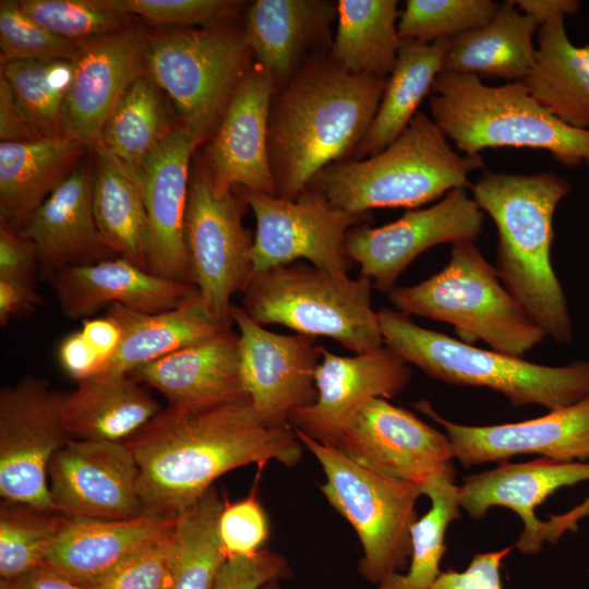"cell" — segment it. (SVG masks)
<instances>
[{
	"mask_svg": "<svg viewBox=\"0 0 589 589\" xmlns=\"http://www.w3.org/2000/svg\"><path fill=\"white\" fill-rule=\"evenodd\" d=\"M37 267L33 241L21 231L0 225V278L34 283Z\"/></svg>",
	"mask_w": 589,
	"mask_h": 589,
	"instance_id": "cell-50",
	"label": "cell"
},
{
	"mask_svg": "<svg viewBox=\"0 0 589 589\" xmlns=\"http://www.w3.org/2000/svg\"><path fill=\"white\" fill-rule=\"evenodd\" d=\"M124 444L139 468L144 512L166 517H177L237 468L296 466L304 447L291 425L265 424L249 397L202 411L168 405Z\"/></svg>",
	"mask_w": 589,
	"mask_h": 589,
	"instance_id": "cell-1",
	"label": "cell"
},
{
	"mask_svg": "<svg viewBox=\"0 0 589 589\" xmlns=\"http://www.w3.org/2000/svg\"><path fill=\"white\" fill-rule=\"evenodd\" d=\"M43 299L35 289V283L0 278V325L11 320L27 316L40 304Z\"/></svg>",
	"mask_w": 589,
	"mask_h": 589,
	"instance_id": "cell-53",
	"label": "cell"
},
{
	"mask_svg": "<svg viewBox=\"0 0 589 589\" xmlns=\"http://www.w3.org/2000/svg\"><path fill=\"white\" fill-rule=\"evenodd\" d=\"M22 11L53 35L74 43L119 32L131 15L105 7L100 0H20Z\"/></svg>",
	"mask_w": 589,
	"mask_h": 589,
	"instance_id": "cell-43",
	"label": "cell"
},
{
	"mask_svg": "<svg viewBox=\"0 0 589 589\" xmlns=\"http://www.w3.org/2000/svg\"><path fill=\"white\" fill-rule=\"evenodd\" d=\"M202 144L176 125L147 157L140 183L149 228L148 272L192 284L184 221L191 159Z\"/></svg>",
	"mask_w": 589,
	"mask_h": 589,
	"instance_id": "cell-22",
	"label": "cell"
},
{
	"mask_svg": "<svg viewBox=\"0 0 589 589\" xmlns=\"http://www.w3.org/2000/svg\"><path fill=\"white\" fill-rule=\"evenodd\" d=\"M484 212L466 188L450 190L436 204L411 209L381 227L366 223L353 227L346 238V251L360 266V276L388 293L399 275L421 253L443 243L474 241L482 232Z\"/></svg>",
	"mask_w": 589,
	"mask_h": 589,
	"instance_id": "cell-14",
	"label": "cell"
},
{
	"mask_svg": "<svg viewBox=\"0 0 589 589\" xmlns=\"http://www.w3.org/2000/svg\"><path fill=\"white\" fill-rule=\"evenodd\" d=\"M117 12L175 27H207L230 23L248 2L233 0H100Z\"/></svg>",
	"mask_w": 589,
	"mask_h": 589,
	"instance_id": "cell-45",
	"label": "cell"
},
{
	"mask_svg": "<svg viewBox=\"0 0 589 589\" xmlns=\"http://www.w3.org/2000/svg\"><path fill=\"white\" fill-rule=\"evenodd\" d=\"M0 139L1 142H32L43 139L2 75H0Z\"/></svg>",
	"mask_w": 589,
	"mask_h": 589,
	"instance_id": "cell-51",
	"label": "cell"
},
{
	"mask_svg": "<svg viewBox=\"0 0 589 589\" xmlns=\"http://www.w3.org/2000/svg\"><path fill=\"white\" fill-rule=\"evenodd\" d=\"M337 5L330 0H256L249 4L245 38L255 62L274 77L276 91L309 58L330 49Z\"/></svg>",
	"mask_w": 589,
	"mask_h": 589,
	"instance_id": "cell-26",
	"label": "cell"
},
{
	"mask_svg": "<svg viewBox=\"0 0 589 589\" xmlns=\"http://www.w3.org/2000/svg\"><path fill=\"white\" fill-rule=\"evenodd\" d=\"M411 374L409 364L385 345L353 356H338L324 348L315 372L316 400L296 410L289 424L334 446L365 402L395 397L408 385Z\"/></svg>",
	"mask_w": 589,
	"mask_h": 589,
	"instance_id": "cell-19",
	"label": "cell"
},
{
	"mask_svg": "<svg viewBox=\"0 0 589 589\" xmlns=\"http://www.w3.org/2000/svg\"><path fill=\"white\" fill-rule=\"evenodd\" d=\"M81 333L103 360L101 368L116 353L121 341L119 326L107 316L84 320Z\"/></svg>",
	"mask_w": 589,
	"mask_h": 589,
	"instance_id": "cell-54",
	"label": "cell"
},
{
	"mask_svg": "<svg viewBox=\"0 0 589 589\" xmlns=\"http://www.w3.org/2000/svg\"><path fill=\"white\" fill-rule=\"evenodd\" d=\"M516 7L533 17L540 26L557 16L576 15L581 7L578 0H513Z\"/></svg>",
	"mask_w": 589,
	"mask_h": 589,
	"instance_id": "cell-56",
	"label": "cell"
},
{
	"mask_svg": "<svg viewBox=\"0 0 589 589\" xmlns=\"http://www.w3.org/2000/svg\"><path fill=\"white\" fill-rule=\"evenodd\" d=\"M57 512L70 518L123 520L143 515L139 468L124 442L69 440L48 466Z\"/></svg>",
	"mask_w": 589,
	"mask_h": 589,
	"instance_id": "cell-16",
	"label": "cell"
},
{
	"mask_svg": "<svg viewBox=\"0 0 589 589\" xmlns=\"http://www.w3.org/2000/svg\"><path fill=\"white\" fill-rule=\"evenodd\" d=\"M498 7L492 0H408L398 17V35L424 44L453 38L489 23Z\"/></svg>",
	"mask_w": 589,
	"mask_h": 589,
	"instance_id": "cell-42",
	"label": "cell"
},
{
	"mask_svg": "<svg viewBox=\"0 0 589 589\" xmlns=\"http://www.w3.org/2000/svg\"><path fill=\"white\" fill-rule=\"evenodd\" d=\"M94 171L77 167L34 212L21 231L35 244L38 266L52 276L115 254L98 231L93 209Z\"/></svg>",
	"mask_w": 589,
	"mask_h": 589,
	"instance_id": "cell-27",
	"label": "cell"
},
{
	"mask_svg": "<svg viewBox=\"0 0 589 589\" xmlns=\"http://www.w3.org/2000/svg\"><path fill=\"white\" fill-rule=\"evenodd\" d=\"M148 35L131 25L79 43L64 109V136L89 151L100 146L112 109L139 77L147 74Z\"/></svg>",
	"mask_w": 589,
	"mask_h": 589,
	"instance_id": "cell-20",
	"label": "cell"
},
{
	"mask_svg": "<svg viewBox=\"0 0 589 589\" xmlns=\"http://www.w3.org/2000/svg\"><path fill=\"white\" fill-rule=\"evenodd\" d=\"M501 283L474 241L464 240L452 244L441 272L413 286L394 287L387 297L408 316L452 324L467 340L521 358L546 334Z\"/></svg>",
	"mask_w": 589,
	"mask_h": 589,
	"instance_id": "cell-7",
	"label": "cell"
},
{
	"mask_svg": "<svg viewBox=\"0 0 589 589\" xmlns=\"http://www.w3.org/2000/svg\"><path fill=\"white\" fill-rule=\"evenodd\" d=\"M171 532L137 550L86 588L167 589Z\"/></svg>",
	"mask_w": 589,
	"mask_h": 589,
	"instance_id": "cell-47",
	"label": "cell"
},
{
	"mask_svg": "<svg viewBox=\"0 0 589 589\" xmlns=\"http://www.w3.org/2000/svg\"><path fill=\"white\" fill-rule=\"evenodd\" d=\"M249 206L233 190L218 192L199 157L191 167L184 236L192 284L211 314L231 325V297L253 275V238L242 223Z\"/></svg>",
	"mask_w": 589,
	"mask_h": 589,
	"instance_id": "cell-11",
	"label": "cell"
},
{
	"mask_svg": "<svg viewBox=\"0 0 589 589\" xmlns=\"http://www.w3.org/2000/svg\"><path fill=\"white\" fill-rule=\"evenodd\" d=\"M450 44L452 38L430 44L401 39L376 115L350 159H363L380 153L404 132L431 92Z\"/></svg>",
	"mask_w": 589,
	"mask_h": 589,
	"instance_id": "cell-34",
	"label": "cell"
},
{
	"mask_svg": "<svg viewBox=\"0 0 589 589\" xmlns=\"http://www.w3.org/2000/svg\"><path fill=\"white\" fill-rule=\"evenodd\" d=\"M294 432L323 469L325 498L360 540L359 574L378 586L401 573L411 557L410 529L418 519L421 488L368 469L339 449Z\"/></svg>",
	"mask_w": 589,
	"mask_h": 589,
	"instance_id": "cell-10",
	"label": "cell"
},
{
	"mask_svg": "<svg viewBox=\"0 0 589 589\" xmlns=\"http://www.w3.org/2000/svg\"><path fill=\"white\" fill-rule=\"evenodd\" d=\"M387 80L349 73L323 52L275 91L267 149L276 196L296 200L325 167L353 155Z\"/></svg>",
	"mask_w": 589,
	"mask_h": 589,
	"instance_id": "cell-2",
	"label": "cell"
},
{
	"mask_svg": "<svg viewBox=\"0 0 589 589\" xmlns=\"http://www.w3.org/2000/svg\"><path fill=\"white\" fill-rule=\"evenodd\" d=\"M176 520L148 513L123 520L68 517L41 567L86 587L137 550L169 534Z\"/></svg>",
	"mask_w": 589,
	"mask_h": 589,
	"instance_id": "cell-28",
	"label": "cell"
},
{
	"mask_svg": "<svg viewBox=\"0 0 589 589\" xmlns=\"http://www.w3.org/2000/svg\"><path fill=\"white\" fill-rule=\"evenodd\" d=\"M51 286L61 313L69 320H86L115 303L140 312L167 311L197 290L194 285L156 276L121 257L64 267L51 276Z\"/></svg>",
	"mask_w": 589,
	"mask_h": 589,
	"instance_id": "cell-25",
	"label": "cell"
},
{
	"mask_svg": "<svg viewBox=\"0 0 589 589\" xmlns=\"http://www.w3.org/2000/svg\"><path fill=\"white\" fill-rule=\"evenodd\" d=\"M233 191L255 217L253 274L301 259L320 269L348 274L353 262L346 251V238L353 227L365 224L368 215L336 208L311 188L296 200L242 187Z\"/></svg>",
	"mask_w": 589,
	"mask_h": 589,
	"instance_id": "cell-12",
	"label": "cell"
},
{
	"mask_svg": "<svg viewBox=\"0 0 589 589\" xmlns=\"http://www.w3.org/2000/svg\"><path fill=\"white\" fill-rule=\"evenodd\" d=\"M225 498L212 486L177 516L170 536L167 589H213L228 560L218 521Z\"/></svg>",
	"mask_w": 589,
	"mask_h": 589,
	"instance_id": "cell-37",
	"label": "cell"
},
{
	"mask_svg": "<svg viewBox=\"0 0 589 589\" xmlns=\"http://www.w3.org/2000/svg\"><path fill=\"white\" fill-rule=\"evenodd\" d=\"M0 75L43 139L64 136V109L73 61L63 59L9 61Z\"/></svg>",
	"mask_w": 589,
	"mask_h": 589,
	"instance_id": "cell-40",
	"label": "cell"
},
{
	"mask_svg": "<svg viewBox=\"0 0 589 589\" xmlns=\"http://www.w3.org/2000/svg\"><path fill=\"white\" fill-rule=\"evenodd\" d=\"M589 516V496L568 512L560 515H551L542 524V539L551 543H556L566 532H576L579 521Z\"/></svg>",
	"mask_w": 589,
	"mask_h": 589,
	"instance_id": "cell-57",
	"label": "cell"
},
{
	"mask_svg": "<svg viewBox=\"0 0 589 589\" xmlns=\"http://www.w3.org/2000/svg\"><path fill=\"white\" fill-rule=\"evenodd\" d=\"M291 575L287 560L264 548L251 556L228 558L213 589H261L269 581H280Z\"/></svg>",
	"mask_w": 589,
	"mask_h": 589,
	"instance_id": "cell-48",
	"label": "cell"
},
{
	"mask_svg": "<svg viewBox=\"0 0 589 589\" xmlns=\"http://www.w3.org/2000/svg\"><path fill=\"white\" fill-rule=\"evenodd\" d=\"M0 589H87L62 575L38 567L11 579H1Z\"/></svg>",
	"mask_w": 589,
	"mask_h": 589,
	"instance_id": "cell-55",
	"label": "cell"
},
{
	"mask_svg": "<svg viewBox=\"0 0 589 589\" xmlns=\"http://www.w3.org/2000/svg\"><path fill=\"white\" fill-rule=\"evenodd\" d=\"M69 393L25 376L0 390V495L7 502L55 509L48 466L70 438L62 412Z\"/></svg>",
	"mask_w": 589,
	"mask_h": 589,
	"instance_id": "cell-13",
	"label": "cell"
},
{
	"mask_svg": "<svg viewBox=\"0 0 589 589\" xmlns=\"http://www.w3.org/2000/svg\"><path fill=\"white\" fill-rule=\"evenodd\" d=\"M79 43L58 37L27 16L17 1L0 2L1 63L26 60H73Z\"/></svg>",
	"mask_w": 589,
	"mask_h": 589,
	"instance_id": "cell-44",
	"label": "cell"
},
{
	"mask_svg": "<svg viewBox=\"0 0 589 589\" xmlns=\"http://www.w3.org/2000/svg\"><path fill=\"white\" fill-rule=\"evenodd\" d=\"M384 345L408 364L452 385L488 387L514 407L555 410L589 396V362L549 366L477 348L416 324L408 315L377 311Z\"/></svg>",
	"mask_w": 589,
	"mask_h": 589,
	"instance_id": "cell-5",
	"label": "cell"
},
{
	"mask_svg": "<svg viewBox=\"0 0 589 589\" xmlns=\"http://www.w3.org/2000/svg\"><path fill=\"white\" fill-rule=\"evenodd\" d=\"M431 92L433 121L465 155L495 147L534 148L564 166L589 165V130L552 116L521 81L490 86L474 74L441 71Z\"/></svg>",
	"mask_w": 589,
	"mask_h": 589,
	"instance_id": "cell-6",
	"label": "cell"
},
{
	"mask_svg": "<svg viewBox=\"0 0 589 589\" xmlns=\"http://www.w3.org/2000/svg\"><path fill=\"white\" fill-rule=\"evenodd\" d=\"M68 517L22 503L0 506V576L11 579L41 567Z\"/></svg>",
	"mask_w": 589,
	"mask_h": 589,
	"instance_id": "cell-41",
	"label": "cell"
},
{
	"mask_svg": "<svg viewBox=\"0 0 589 589\" xmlns=\"http://www.w3.org/2000/svg\"><path fill=\"white\" fill-rule=\"evenodd\" d=\"M261 589H281L279 580H273L265 584Z\"/></svg>",
	"mask_w": 589,
	"mask_h": 589,
	"instance_id": "cell-58",
	"label": "cell"
},
{
	"mask_svg": "<svg viewBox=\"0 0 589 589\" xmlns=\"http://www.w3.org/2000/svg\"><path fill=\"white\" fill-rule=\"evenodd\" d=\"M558 175L484 171L470 190L497 230L496 273L534 323L558 342L572 338L567 302L551 263L553 216L570 192Z\"/></svg>",
	"mask_w": 589,
	"mask_h": 589,
	"instance_id": "cell-3",
	"label": "cell"
},
{
	"mask_svg": "<svg viewBox=\"0 0 589 589\" xmlns=\"http://www.w3.org/2000/svg\"><path fill=\"white\" fill-rule=\"evenodd\" d=\"M134 380L159 392L168 405L202 411L248 398L231 326L215 336L133 370Z\"/></svg>",
	"mask_w": 589,
	"mask_h": 589,
	"instance_id": "cell-23",
	"label": "cell"
},
{
	"mask_svg": "<svg viewBox=\"0 0 589 589\" xmlns=\"http://www.w3.org/2000/svg\"><path fill=\"white\" fill-rule=\"evenodd\" d=\"M455 473L452 462L421 486L422 495L431 501V508L410 529L408 572L390 576L377 589H428L440 576V563L446 552V529L460 517L459 486L455 483Z\"/></svg>",
	"mask_w": 589,
	"mask_h": 589,
	"instance_id": "cell-39",
	"label": "cell"
},
{
	"mask_svg": "<svg viewBox=\"0 0 589 589\" xmlns=\"http://www.w3.org/2000/svg\"><path fill=\"white\" fill-rule=\"evenodd\" d=\"M275 91L274 77L257 62L239 83L200 156L218 192L242 187L275 195L267 149L268 113Z\"/></svg>",
	"mask_w": 589,
	"mask_h": 589,
	"instance_id": "cell-21",
	"label": "cell"
},
{
	"mask_svg": "<svg viewBox=\"0 0 589 589\" xmlns=\"http://www.w3.org/2000/svg\"><path fill=\"white\" fill-rule=\"evenodd\" d=\"M86 151L70 137L0 143V225L22 231L34 212L79 167Z\"/></svg>",
	"mask_w": 589,
	"mask_h": 589,
	"instance_id": "cell-30",
	"label": "cell"
},
{
	"mask_svg": "<svg viewBox=\"0 0 589 589\" xmlns=\"http://www.w3.org/2000/svg\"><path fill=\"white\" fill-rule=\"evenodd\" d=\"M230 318L239 330L241 375L255 412L269 426L290 425L296 410L316 400L315 372L324 347L314 337L268 330L236 304Z\"/></svg>",
	"mask_w": 589,
	"mask_h": 589,
	"instance_id": "cell-15",
	"label": "cell"
},
{
	"mask_svg": "<svg viewBox=\"0 0 589 589\" xmlns=\"http://www.w3.org/2000/svg\"><path fill=\"white\" fill-rule=\"evenodd\" d=\"M539 27L533 17L507 0L489 23L452 38L441 71L520 82L533 63V36Z\"/></svg>",
	"mask_w": 589,
	"mask_h": 589,
	"instance_id": "cell-33",
	"label": "cell"
},
{
	"mask_svg": "<svg viewBox=\"0 0 589 589\" xmlns=\"http://www.w3.org/2000/svg\"><path fill=\"white\" fill-rule=\"evenodd\" d=\"M589 481V462H562L541 457L510 464L465 478L459 486L460 507L473 519L482 518L494 506L515 512L524 524L515 544L525 554L541 551L543 521L536 516V507L564 486Z\"/></svg>",
	"mask_w": 589,
	"mask_h": 589,
	"instance_id": "cell-24",
	"label": "cell"
},
{
	"mask_svg": "<svg viewBox=\"0 0 589 589\" xmlns=\"http://www.w3.org/2000/svg\"><path fill=\"white\" fill-rule=\"evenodd\" d=\"M564 20L557 16L539 27L534 60L521 82L560 121L589 130V45L575 46Z\"/></svg>",
	"mask_w": 589,
	"mask_h": 589,
	"instance_id": "cell-32",
	"label": "cell"
},
{
	"mask_svg": "<svg viewBox=\"0 0 589 589\" xmlns=\"http://www.w3.org/2000/svg\"><path fill=\"white\" fill-rule=\"evenodd\" d=\"M333 447L368 469L420 488L455 459L446 434L384 398L365 402Z\"/></svg>",
	"mask_w": 589,
	"mask_h": 589,
	"instance_id": "cell-17",
	"label": "cell"
},
{
	"mask_svg": "<svg viewBox=\"0 0 589 589\" xmlns=\"http://www.w3.org/2000/svg\"><path fill=\"white\" fill-rule=\"evenodd\" d=\"M93 209L106 247L118 257L148 271L149 228L140 177L97 147Z\"/></svg>",
	"mask_w": 589,
	"mask_h": 589,
	"instance_id": "cell-35",
	"label": "cell"
},
{
	"mask_svg": "<svg viewBox=\"0 0 589 589\" xmlns=\"http://www.w3.org/2000/svg\"><path fill=\"white\" fill-rule=\"evenodd\" d=\"M252 58L243 26L173 27L148 35L146 70L171 97L180 124L203 144L217 130Z\"/></svg>",
	"mask_w": 589,
	"mask_h": 589,
	"instance_id": "cell-9",
	"label": "cell"
},
{
	"mask_svg": "<svg viewBox=\"0 0 589 589\" xmlns=\"http://www.w3.org/2000/svg\"><path fill=\"white\" fill-rule=\"evenodd\" d=\"M337 31L328 56L342 70L387 79L401 44L397 0H338Z\"/></svg>",
	"mask_w": 589,
	"mask_h": 589,
	"instance_id": "cell-36",
	"label": "cell"
},
{
	"mask_svg": "<svg viewBox=\"0 0 589 589\" xmlns=\"http://www.w3.org/2000/svg\"><path fill=\"white\" fill-rule=\"evenodd\" d=\"M159 91L147 74L135 80L101 132L99 147L139 177L147 157L176 127L167 117Z\"/></svg>",
	"mask_w": 589,
	"mask_h": 589,
	"instance_id": "cell-38",
	"label": "cell"
},
{
	"mask_svg": "<svg viewBox=\"0 0 589 589\" xmlns=\"http://www.w3.org/2000/svg\"><path fill=\"white\" fill-rule=\"evenodd\" d=\"M105 316L119 326L121 341L96 375L130 374L141 365L208 339L231 326L211 314L197 290L171 310L147 313L115 303L108 306Z\"/></svg>",
	"mask_w": 589,
	"mask_h": 589,
	"instance_id": "cell-29",
	"label": "cell"
},
{
	"mask_svg": "<svg viewBox=\"0 0 589 589\" xmlns=\"http://www.w3.org/2000/svg\"><path fill=\"white\" fill-rule=\"evenodd\" d=\"M372 287L363 276L291 263L254 273L241 308L262 326L278 324L296 334L327 337L358 354L384 346Z\"/></svg>",
	"mask_w": 589,
	"mask_h": 589,
	"instance_id": "cell-8",
	"label": "cell"
},
{
	"mask_svg": "<svg viewBox=\"0 0 589 589\" xmlns=\"http://www.w3.org/2000/svg\"><path fill=\"white\" fill-rule=\"evenodd\" d=\"M58 359L64 372L77 382L96 375L103 365V360L81 330L68 335L61 341Z\"/></svg>",
	"mask_w": 589,
	"mask_h": 589,
	"instance_id": "cell-52",
	"label": "cell"
},
{
	"mask_svg": "<svg viewBox=\"0 0 589 589\" xmlns=\"http://www.w3.org/2000/svg\"><path fill=\"white\" fill-rule=\"evenodd\" d=\"M432 118L418 111L404 132L380 153L325 167L308 188L353 215L374 208H417L450 190L471 188L469 175L483 157L461 155Z\"/></svg>",
	"mask_w": 589,
	"mask_h": 589,
	"instance_id": "cell-4",
	"label": "cell"
},
{
	"mask_svg": "<svg viewBox=\"0 0 589 589\" xmlns=\"http://www.w3.org/2000/svg\"><path fill=\"white\" fill-rule=\"evenodd\" d=\"M510 551L478 553L466 569L442 572L428 589H502L501 567Z\"/></svg>",
	"mask_w": 589,
	"mask_h": 589,
	"instance_id": "cell-49",
	"label": "cell"
},
{
	"mask_svg": "<svg viewBox=\"0 0 589 589\" xmlns=\"http://www.w3.org/2000/svg\"><path fill=\"white\" fill-rule=\"evenodd\" d=\"M160 409L129 374L94 375L68 394L62 419L72 440L124 442Z\"/></svg>",
	"mask_w": 589,
	"mask_h": 589,
	"instance_id": "cell-31",
	"label": "cell"
},
{
	"mask_svg": "<svg viewBox=\"0 0 589 589\" xmlns=\"http://www.w3.org/2000/svg\"><path fill=\"white\" fill-rule=\"evenodd\" d=\"M218 531L228 558L251 556L264 549L269 522L255 489L236 502L225 498Z\"/></svg>",
	"mask_w": 589,
	"mask_h": 589,
	"instance_id": "cell-46",
	"label": "cell"
},
{
	"mask_svg": "<svg viewBox=\"0 0 589 589\" xmlns=\"http://www.w3.org/2000/svg\"><path fill=\"white\" fill-rule=\"evenodd\" d=\"M413 406L444 428L454 458L465 467L518 455L562 462L589 459V396L536 419L483 426L448 421L425 399Z\"/></svg>",
	"mask_w": 589,
	"mask_h": 589,
	"instance_id": "cell-18",
	"label": "cell"
}]
</instances>
